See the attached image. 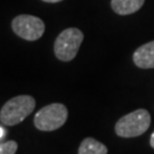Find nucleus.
I'll list each match as a JSON object with an SVG mask.
<instances>
[{
  "instance_id": "nucleus-1",
  "label": "nucleus",
  "mask_w": 154,
  "mask_h": 154,
  "mask_svg": "<svg viewBox=\"0 0 154 154\" xmlns=\"http://www.w3.org/2000/svg\"><path fill=\"white\" fill-rule=\"evenodd\" d=\"M35 99L30 95H20L6 102L0 111V121L6 126L18 125L33 112Z\"/></svg>"
},
{
  "instance_id": "nucleus-2",
  "label": "nucleus",
  "mask_w": 154,
  "mask_h": 154,
  "mask_svg": "<svg viewBox=\"0 0 154 154\" xmlns=\"http://www.w3.org/2000/svg\"><path fill=\"white\" fill-rule=\"evenodd\" d=\"M151 114L147 110L139 109L120 118L116 123V134L123 138L137 137L149 128Z\"/></svg>"
},
{
  "instance_id": "nucleus-3",
  "label": "nucleus",
  "mask_w": 154,
  "mask_h": 154,
  "mask_svg": "<svg viewBox=\"0 0 154 154\" xmlns=\"http://www.w3.org/2000/svg\"><path fill=\"white\" fill-rule=\"evenodd\" d=\"M69 112L65 105L53 103L39 110L34 116V126L41 131H54L60 129L67 120Z\"/></svg>"
},
{
  "instance_id": "nucleus-4",
  "label": "nucleus",
  "mask_w": 154,
  "mask_h": 154,
  "mask_svg": "<svg viewBox=\"0 0 154 154\" xmlns=\"http://www.w3.org/2000/svg\"><path fill=\"white\" fill-rule=\"evenodd\" d=\"M83 41V33L77 28H69L62 31L54 44V53L62 62H70L77 56Z\"/></svg>"
},
{
  "instance_id": "nucleus-5",
  "label": "nucleus",
  "mask_w": 154,
  "mask_h": 154,
  "mask_svg": "<svg viewBox=\"0 0 154 154\" xmlns=\"http://www.w3.org/2000/svg\"><path fill=\"white\" fill-rule=\"evenodd\" d=\"M11 29L18 37L28 41H35L42 37L45 23L41 18L32 15H18L11 22Z\"/></svg>"
},
{
  "instance_id": "nucleus-6",
  "label": "nucleus",
  "mask_w": 154,
  "mask_h": 154,
  "mask_svg": "<svg viewBox=\"0 0 154 154\" xmlns=\"http://www.w3.org/2000/svg\"><path fill=\"white\" fill-rule=\"evenodd\" d=\"M132 60L139 69H154V40L138 47L132 55Z\"/></svg>"
},
{
  "instance_id": "nucleus-7",
  "label": "nucleus",
  "mask_w": 154,
  "mask_h": 154,
  "mask_svg": "<svg viewBox=\"0 0 154 154\" xmlns=\"http://www.w3.org/2000/svg\"><path fill=\"white\" fill-rule=\"evenodd\" d=\"M145 0H112L111 7L119 15H130L142 8Z\"/></svg>"
},
{
  "instance_id": "nucleus-8",
  "label": "nucleus",
  "mask_w": 154,
  "mask_h": 154,
  "mask_svg": "<svg viewBox=\"0 0 154 154\" xmlns=\"http://www.w3.org/2000/svg\"><path fill=\"white\" fill-rule=\"evenodd\" d=\"M78 154H107V147L97 139L87 137L80 144Z\"/></svg>"
},
{
  "instance_id": "nucleus-9",
  "label": "nucleus",
  "mask_w": 154,
  "mask_h": 154,
  "mask_svg": "<svg viewBox=\"0 0 154 154\" xmlns=\"http://www.w3.org/2000/svg\"><path fill=\"white\" fill-rule=\"evenodd\" d=\"M18 145L15 140H8L6 143L0 144V154H15Z\"/></svg>"
},
{
  "instance_id": "nucleus-10",
  "label": "nucleus",
  "mask_w": 154,
  "mask_h": 154,
  "mask_svg": "<svg viewBox=\"0 0 154 154\" xmlns=\"http://www.w3.org/2000/svg\"><path fill=\"white\" fill-rule=\"evenodd\" d=\"M149 145L152 146L154 149V131H153V134L151 135V139H149Z\"/></svg>"
},
{
  "instance_id": "nucleus-11",
  "label": "nucleus",
  "mask_w": 154,
  "mask_h": 154,
  "mask_svg": "<svg viewBox=\"0 0 154 154\" xmlns=\"http://www.w3.org/2000/svg\"><path fill=\"white\" fill-rule=\"evenodd\" d=\"M45 2H51V4H54V2H60L62 0H42Z\"/></svg>"
},
{
  "instance_id": "nucleus-12",
  "label": "nucleus",
  "mask_w": 154,
  "mask_h": 154,
  "mask_svg": "<svg viewBox=\"0 0 154 154\" xmlns=\"http://www.w3.org/2000/svg\"><path fill=\"white\" fill-rule=\"evenodd\" d=\"M2 135H4V132H2V129H1V128H0V137H1V136H2Z\"/></svg>"
}]
</instances>
